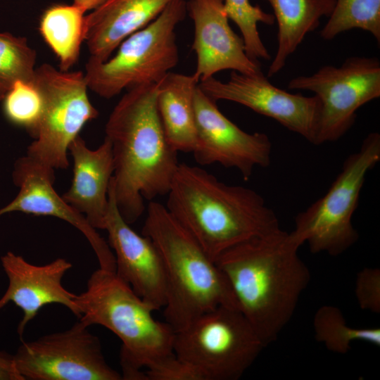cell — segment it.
<instances>
[{"label": "cell", "mask_w": 380, "mask_h": 380, "mask_svg": "<svg viewBox=\"0 0 380 380\" xmlns=\"http://www.w3.org/2000/svg\"><path fill=\"white\" fill-rule=\"evenodd\" d=\"M166 196L169 213L213 261L235 245L281 229L260 194L198 166L179 163Z\"/></svg>", "instance_id": "cell-3"}, {"label": "cell", "mask_w": 380, "mask_h": 380, "mask_svg": "<svg viewBox=\"0 0 380 380\" xmlns=\"http://www.w3.org/2000/svg\"><path fill=\"white\" fill-rule=\"evenodd\" d=\"M355 294L360 308L380 312V270L366 267L356 277Z\"/></svg>", "instance_id": "cell-28"}, {"label": "cell", "mask_w": 380, "mask_h": 380, "mask_svg": "<svg viewBox=\"0 0 380 380\" xmlns=\"http://www.w3.org/2000/svg\"><path fill=\"white\" fill-rule=\"evenodd\" d=\"M34 84L42 97L43 110L27 156L53 170L66 169L70 144L99 115L88 96L84 72L44 63L36 68Z\"/></svg>", "instance_id": "cell-9"}, {"label": "cell", "mask_w": 380, "mask_h": 380, "mask_svg": "<svg viewBox=\"0 0 380 380\" xmlns=\"http://www.w3.org/2000/svg\"><path fill=\"white\" fill-rule=\"evenodd\" d=\"M380 161V134L369 133L348 156L326 194L295 218L290 232L312 253L337 256L353 246L359 234L352 223L367 173Z\"/></svg>", "instance_id": "cell-7"}, {"label": "cell", "mask_w": 380, "mask_h": 380, "mask_svg": "<svg viewBox=\"0 0 380 380\" xmlns=\"http://www.w3.org/2000/svg\"><path fill=\"white\" fill-rule=\"evenodd\" d=\"M265 345L242 312L220 306L175 332V356L201 380H237Z\"/></svg>", "instance_id": "cell-8"}, {"label": "cell", "mask_w": 380, "mask_h": 380, "mask_svg": "<svg viewBox=\"0 0 380 380\" xmlns=\"http://www.w3.org/2000/svg\"><path fill=\"white\" fill-rule=\"evenodd\" d=\"M13 179L19 187V192L11 203L0 209V216L19 211L61 219L83 234L96 255L99 268L115 272V258L108 243L84 215L70 206L55 191L53 187L54 170L26 156L15 162Z\"/></svg>", "instance_id": "cell-15"}, {"label": "cell", "mask_w": 380, "mask_h": 380, "mask_svg": "<svg viewBox=\"0 0 380 380\" xmlns=\"http://www.w3.org/2000/svg\"><path fill=\"white\" fill-rule=\"evenodd\" d=\"M81 321L87 327L101 325L122 341V378L148 380L176 356L175 331L153 316L154 310L115 272L99 268L87 281L85 291L77 295Z\"/></svg>", "instance_id": "cell-4"}, {"label": "cell", "mask_w": 380, "mask_h": 380, "mask_svg": "<svg viewBox=\"0 0 380 380\" xmlns=\"http://www.w3.org/2000/svg\"><path fill=\"white\" fill-rule=\"evenodd\" d=\"M36 59L26 37L0 32V101L15 82L34 83Z\"/></svg>", "instance_id": "cell-25"}, {"label": "cell", "mask_w": 380, "mask_h": 380, "mask_svg": "<svg viewBox=\"0 0 380 380\" xmlns=\"http://www.w3.org/2000/svg\"><path fill=\"white\" fill-rule=\"evenodd\" d=\"M72 4L82 8L84 11H92L105 2L106 0H72Z\"/></svg>", "instance_id": "cell-30"}, {"label": "cell", "mask_w": 380, "mask_h": 380, "mask_svg": "<svg viewBox=\"0 0 380 380\" xmlns=\"http://www.w3.org/2000/svg\"><path fill=\"white\" fill-rule=\"evenodd\" d=\"M186 2L175 0L151 23L127 37L113 56L85 65L88 88L110 99L123 90L158 83L179 60L175 29L186 14Z\"/></svg>", "instance_id": "cell-6"}, {"label": "cell", "mask_w": 380, "mask_h": 380, "mask_svg": "<svg viewBox=\"0 0 380 380\" xmlns=\"http://www.w3.org/2000/svg\"><path fill=\"white\" fill-rule=\"evenodd\" d=\"M85 11L75 4H56L44 11L40 34L57 57L59 69L68 71L78 61L84 42Z\"/></svg>", "instance_id": "cell-22"}, {"label": "cell", "mask_w": 380, "mask_h": 380, "mask_svg": "<svg viewBox=\"0 0 380 380\" xmlns=\"http://www.w3.org/2000/svg\"><path fill=\"white\" fill-rule=\"evenodd\" d=\"M313 329L315 338L333 353H347L355 341L380 346L379 328L350 327L341 310L334 305H322L316 311Z\"/></svg>", "instance_id": "cell-23"}, {"label": "cell", "mask_w": 380, "mask_h": 380, "mask_svg": "<svg viewBox=\"0 0 380 380\" xmlns=\"http://www.w3.org/2000/svg\"><path fill=\"white\" fill-rule=\"evenodd\" d=\"M175 0H106L85 15L91 58L108 60L127 37L154 20Z\"/></svg>", "instance_id": "cell-19"}, {"label": "cell", "mask_w": 380, "mask_h": 380, "mask_svg": "<svg viewBox=\"0 0 380 380\" xmlns=\"http://www.w3.org/2000/svg\"><path fill=\"white\" fill-rule=\"evenodd\" d=\"M216 102L196 87L194 94L197 134L192 152L194 158L201 165L218 163L235 168L248 180L255 167L265 168L270 165V139L265 133L242 130L222 113Z\"/></svg>", "instance_id": "cell-12"}, {"label": "cell", "mask_w": 380, "mask_h": 380, "mask_svg": "<svg viewBox=\"0 0 380 380\" xmlns=\"http://www.w3.org/2000/svg\"><path fill=\"white\" fill-rule=\"evenodd\" d=\"M301 246L281 229L235 245L215 260L265 346L290 322L310 283V270L298 254Z\"/></svg>", "instance_id": "cell-2"}, {"label": "cell", "mask_w": 380, "mask_h": 380, "mask_svg": "<svg viewBox=\"0 0 380 380\" xmlns=\"http://www.w3.org/2000/svg\"><path fill=\"white\" fill-rule=\"evenodd\" d=\"M353 29L368 32L380 42V0H336L320 36L331 40Z\"/></svg>", "instance_id": "cell-24"}, {"label": "cell", "mask_w": 380, "mask_h": 380, "mask_svg": "<svg viewBox=\"0 0 380 380\" xmlns=\"http://www.w3.org/2000/svg\"><path fill=\"white\" fill-rule=\"evenodd\" d=\"M141 234L161 255L167 282L165 322L175 332L217 307L239 310L224 273L165 205L149 201Z\"/></svg>", "instance_id": "cell-5"}, {"label": "cell", "mask_w": 380, "mask_h": 380, "mask_svg": "<svg viewBox=\"0 0 380 380\" xmlns=\"http://www.w3.org/2000/svg\"><path fill=\"white\" fill-rule=\"evenodd\" d=\"M194 75L169 72L158 83L157 108L165 137L177 152H193L196 144Z\"/></svg>", "instance_id": "cell-20"}, {"label": "cell", "mask_w": 380, "mask_h": 380, "mask_svg": "<svg viewBox=\"0 0 380 380\" xmlns=\"http://www.w3.org/2000/svg\"><path fill=\"white\" fill-rule=\"evenodd\" d=\"M198 85L213 100L243 105L314 144L320 106L316 95L289 93L273 85L261 70L253 74L232 71L226 82L212 77Z\"/></svg>", "instance_id": "cell-13"}, {"label": "cell", "mask_w": 380, "mask_h": 380, "mask_svg": "<svg viewBox=\"0 0 380 380\" xmlns=\"http://www.w3.org/2000/svg\"><path fill=\"white\" fill-rule=\"evenodd\" d=\"M186 13L194 23L191 48L197 62L193 75L198 83L222 70L244 74L261 70L260 62L248 56L242 37L230 27L224 0H190Z\"/></svg>", "instance_id": "cell-16"}, {"label": "cell", "mask_w": 380, "mask_h": 380, "mask_svg": "<svg viewBox=\"0 0 380 380\" xmlns=\"http://www.w3.org/2000/svg\"><path fill=\"white\" fill-rule=\"evenodd\" d=\"M81 321L68 330L23 343L15 366L30 380H120L106 362L99 338Z\"/></svg>", "instance_id": "cell-11"}, {"label": "cell", "mask_w": 380, "mask_h": 380, "mask_svg": "<svg viewBox=\"0 0 380 380\" xmlns=\"http://www.w3.org/2000/svg\"><path fill=\"white\" fill-rule=\"evenodd\" d=\"M272 6L278 25L277 49L267 77L278 73L305 36L316 30L323 17H329L336 0H265Z\"/></svg>", "instance_id": "cell-21"}, {"label": "cell", "mask_w": 380, "mask_h": 380, "mask_svg": "<svg viewBox=\"0 0 380 380\" xmlns=\"http://www.w3.org/2000/svg\"><path fill=\"white\" fill-rule=\"evenodd\" d=\"M2 101L7 120L34 137L43 110L42 97L34 83L15 82Z\"/></svg>", "instance_id": "cell-27"}, {"label": "cell", "mask_w": 380, "mask_h": 380, "mask_svg": "<svg viewBox=\"0 0 380 380\" xmlns=\"http://www.w3.org/2000/svg\"><path fill=\"white\" fill-rule=\"evenodd\" d=\"M1 262L8 285L0 298V309L13 302L22 310L23 316L18 327L19 335H23L28 322L47 305H62L80 317L77 295L62 285L63 276L72 266L70 262L58 258L50 263L36 265L11 251L1 258Z\"/></svg>", "instance_id": "cell-17"}, {"label": "cell", "mask_w": 380, "mask_h": 380, "mask_svg": "<svg viewBox=\"0 0 380 380\" xmlns=\"http://www.w3.org/2000/svg\"><path fill=\"white\" fill-rule=\"evenodd\" d=\"M157 84L127 90L105 127L114 164L111 186L122 218L131 224L149 201L166 196L179 164L157 108Z\"/></svg>", "instance_id": "cell-1"}, {"label": "cell", "mask_w": 380, "mask_h": 380, "mask_svg": "<svg viewBox=\"0 0 380 380\" xmlns=\"http://www.w3.org/2000/svg\"><path fill=\"white\" fill-rule=\"evenodd\" d=\"M118 208L111 181L104 229L115 253V273L154 310L164 308L167 282L161 255L147 236L137 234Z\"/></svg>", "instance_id": "cell-14"}, {"label": "cell", "mask_w": 380, "mask_h": 380, "mask_svg": "<svg viewBox=\"0 0 380 380\" xmlns=\"http://www.w3.org/2000/svg\"><path fill=\"white\" fill-rule=\"evenodd\" d=\"M289 89L306 90L319 100L315 145L338 140L353 126L357 110L380 96V62L353 56L340 67L324 65L311 75L291 80Z\"/></svg>", "instance_id": "cell-10"}, {"label": "cell", "mask_w": 380, "mask_h": 380, "mask_svg": "<svg viewBox=\"0 0 380 380\" xmlns=\"http://www.w3.org/2000/svg\"><path fill=\"white\" fill-rule=\"evenodd\" d=\"M0 380H25L15 366L13 355L1 350Z\"/></svg>", "instance_id": "cell-29"}, {"label": "cell", "mask_w": 380, "mask_h": 380, "mask_svg": "<svg viewBox=\"0 0 380 380\" xmlns=\"http://www.w3.org/2000/svg\"><path fill=\"white\" fill-rule=\"evenodd\" d=\"M224 8L241 33L248 56L255 61H269L271 57L260 38L258 24L272 25L274 15L265 12L258 5H252L249 0H224Z\"/></svg>", "instance_id": "cell-26"}, {"label": "cell", "mask_w": 380, "mask_h": 380, "mask_svg": "<svg viewBox=\"0 0 380 380\" xmlns=\"http://www.w3.org/2000/svg\"><path fill=\"white\" fill-rule=\"evenodd\" d=\"M73 177L64 201L84 215L96 229H104L108 208V191L114 164L110 141L104 138L95 150L89 148L78 135L70 144Z\"/></svg>", "instance_id": "cell-18"}]
</instances>
